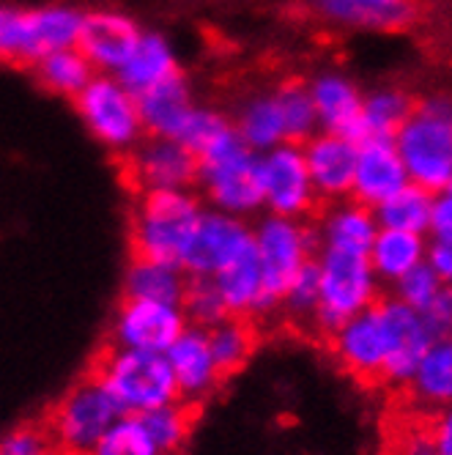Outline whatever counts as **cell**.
<instances>
[{"mask_svg":"<svg viewBox=\"0 0 452 455\" xmlns=\"http://www.w3.org/2000/svg\"><path fill=\"white\" fill-rule=\"evenodd\" d=\"M72 455H91V452H72Z\"/></svg>","mask_w":452,"mask_h":455,"instance_id":"cell-48","label":"cell"},{"mask_svg":"<svg viewBox=\"0 0 452 455\" xmlns=\"http://www.w3.org/2000/svg\"><path fill=\"white\" fill-rule=\"evenodd\" d=\"M255 250L261 258L264 277H266V294L277 310H282V294L321 250L318 231L294 217H277L266 214L252 225Z\"/></svg>","mask_w":452,"mask_h":455,"instance_id":"cell-8","label":"cell"},{"mask_svg":"<svg viewBox=\"0 0 452 455\" xmlns=\"http://www.w3.org/2000/svg\"><path fill=\"white\" fill-rule=\"evenodd\" d=\"M138 102H140L146 135L151 138H176L189 113L198 105L192 100V88L184 80V75H176L168 83L140 93Z\"/></svg>","mask_w":452,"mask_h":455,"instance_id":"cell-24","label":"cell"},{"mask_svg":"<svg viewBox=\"0 0 452 455\" xmlns=\"http://www.w3.org/2000/svg\"><path fill=\"white\" fill-rule=\"evenodd\" d=\"M378 315L386 335V368L381 384L408 387L419 363L425 360L431 346L439 340L425 315L400 302L398 297L381 299Z\"/></svg>","mask_w":452,"mask_h":455,"instance_id":"cell-11","label":"cell"},{"mask_svg":"<svg viewBox=\"0 0 452 455\" xmlns=\"http://www.w3.org/2000/svg\"><path fill=\"white\" fill-rule=\"evenodd\" d=\"M310 9L337 28L398 34L416 20L414 0H310Z\"/></svg>","mask_w":452,"mask_h":455,"instance_id":"cell-19","label":"cell"},{"mask_svg":"<svg viewBox=\"0 0 452 455\" xmlns=\"http://www.w3.org/2000/svg\"><path fill=\"white\" fill-rule=\"evenodd\" d=\"M85 12L72 4H47L36 9L4 6L0 12V55L20 67L36 63L58 50L80 47Z\"/></svg>","mask_w":452,"mask_h":455,"instance_id":"cell-3","label":"cell"},{"mask_svg":"<svg viewBox=\"0 0 452 455\" xmlns=\"http://www.w3.org/2000/svg\"><path fill=\"white\" fill-rule=\"evenodd\" d=\"M315 267L321 277V305L313 327L321 335L329 338L345 321L378 305L381 280L370 264V255L321 247Z\"/></svg>","mask_w":452,"mask_h":455,"instance_id":"cell-5","label":"cell"},{"mask_svg":"<svg viewBox=\"0 0 452 455\" xmlns=\"http://www.w3.org/2000/svg\"><path fill=\"white\" fill-rule=\"evenodd\" d=\"M425 321L431 323V330L436 332V338H447L452 330V285H444L439 291V297L423 310Z\"/></svg>","mask_w":452,"mask_h":455,"instance_id":"cell-42","label":"cell"},{"mask_svg":"<svg viewBox=\"0 0 452 455\" xmlns=\"http://www.w3.org/2000/svg\"><path fill=\"white\" fill-rule=\"evenodd\" d=\"M403 455H444V452H439V450L431 444V439H428V428H423L419 434L406 436Z\"/></svg>","mask_w":452,"mask_h":455,"instance_id":"cell-46","label":"cell"},{"mask_svg":"<svg viewBox=\"0 0 452 455\" xmlns=\"http://www.w3.org/2000/svg\"><path fill=\"white\" fill-rule=\"evenodd\" d=\"M408 395L416 406L439 411L452 403V338H439L419 363Z\"/></svg>","mask_w":452,"mask_h":455,"instance_id":"cell-29","label":"cell"},{"mask_svg":"<svg viewBox=\"0 0 452 455\" xmlns=\"http://www.w3.org/2000/svg\"><path fill=\"white\" fill-rule=\"evenodd\" d=\"M381 231V222L376 209L345 198L337 204H329L318 222V242L321 247L332 250H348V252H370L376 236Z\"/></svg>","mask_w":452,"mask_h":455,"instance_id":"cell-23","label":"cell"},{"mask_svg":"<svg viewBox=\"0 0 452 455\" xmlns=\"http://www.w3.org/2000/svg\"><path fill=\"white\" fill-rule=\"evenodd\" d=\"M75 110L91 138L115 154H132L146 138L138 93L115 75H96L75 100Z\"/></svg>","mask_w":452,"mask_h":455,"instance_id":"cell-7","label":"cell"},{"mask_svg":"<svg viewBox=\"0 0 452 455\" xmlns=\"http://www.w3.org/2000/svg\"><path fill=\"white\" fill-rule=\"evenodd\" d=\"M414 113L411 96L403 88L386 85L365 93V110H362V140L365 138H386L395 140L403 129L408 116Z\"/></svg>","mask_w":452,"mask_h":455,"instance_id":"cell-31","label":"cell"},{"mask_svg":"<svg viewBox=\"0 0 452 455\" xmlns=\"http://www.w3.org/2000/svg\"><path fill=\"white\" fill-rule=\"evenodd\" d=\"M214 283L219 288L225 305H228L231 315L264 318L277 310L266 294V277H264V267H261V258H258L255 242L242 255H236L222 272H217Z\"/></svg>","mask_w":452,"mask_h":455,"instance_id":"cell-22","label":"cell"},{"mask_svg":"<svg viewBox=\"0 0 452 455\" xmlns=\"http://www.w3.org/2000/svg\"><path fill=\"white\" fill-rule=\"evenodd\" d=\"M411 184L444 192L452 184V96L436 93L416 102L395 135Z\"/></svg>","mask_w":452,"mask_h":455,"instance_id":"cell-2","label":"cell"},{"mask_svg":"<svg viewBox=\"0 0 452 455\" xmlns=\"http://www.w3.org/2000/svg\"><path fill=\"white\" fill-rule=\"evenodd\" d=\"M428 250H431V242L425 239V234L381 228L368 255L381 285H395L416 267L428 264Z\"/></svg>","mask_w":452,"mask_h":455,"instance_id":"cell-26","label":"cell"},{"mask_svg":"<svg viewBox=\"0 0 452 455\" xmlns=\"http://www.w3.org/2000/svg\"><path fill=\"white\" fill-rule=\"evenodd\" d=\"M261 181L266 214L305 220L321 201L299 143H282L261 154Z\"/></svg>","mask_w":452,"mask_h":455,"instance_id":"cell-10","label":"cell"},{"mask_svg":"<svg viewBox=\"0 0 452 455\" xmlns=\"http://www.w3.org/2000/svg\"><path fill=\"white\" fill-rule=\"evenodd\" d=\"M52 434L50 428H39V426H20L14 431L6 434L4 439V455H44L50 452Z\"/></svg>","mask_w":452,"mask_h":455,"instance_id":"cell-41","label":"cell"},{"mask_svg":"<svg viewBox=\"0 0 452 455\" xmlns=\"http://www.w3.org/2000/svg\"><path fill=\"white\" fill-rule=\"evenodd\" d=\"M274 96H277L280 110H282L288 143L305 146L310 138H315L321 132V121H318V110H315L310 83H299V80L282 83L274 91Z\"/></svg>","mask_w":452,"mask_h":455,"instance_id":"cell-34","label":"cell"},{"mask_svg":"<svg viewBox=\"0 0 452 455\" xmlns=\"http://www.w3.org/2000/svg\"><path fill=\"white\" fill-rule=\"evenodd\" d=\"M449 189H452V184H449Z\"/></svg>","mask_w":452,"mask_h":455,"instance_id":"cell-50","label":"cell"},{"mask_svg":"<svg viewBox=\"0 0 452 455\" xmlns=\"http://www.w3.org/2000/svg\"><path fill=\"white\" fill-rule=\"evenodd\" d=\"M428 267L439 275L444 285H452V244L431 242L428 250Z\"/></svg>","mask_w":452,"mask_h":455,"instance_id":"cell-45","label":"cell"},{"mask_svg":"<svg viewBox=\"0 0 452 455\" xmlns=\"http://www.w3.org/2000/svg\"><path fill=\"white\" fill-rule=\"evenodd\" d=\"M447 338H452V330H449V335H447Z\"/></svg>","mask_w":452,"mask_h":455,"instance_id":"cell-49","label":"cell"},{"mask_svg":"<svg viewBox=\"0 0 452 455\" xmlns=\"http://www.w3.org/2000/svg\"><path fill=\"white\" fill-rule=\"evenodd\" d=\"M121 414L123 411L110 395V389L96 376H88L80 384H75L52 409L50 414L52 442L67 455L91 452Z\"/></svg>","mask_w":452,"mask_h":455,"instance_id":"cell-9","label":"cell"},{"mask_svg":"<svg viewBox=\"0 0 452 455\" xmlns=\"http://www.w3.org/2000/svg\"><path fill=\"white\" fill-rule=\"evenodd\" d=\"M305 156L321 201L337 204L351 198L353 179H357L360 140L332 132H318L305 143Z\"/></svg>","mask_w":452,"mask_h":455,"instance_id":"cell-16","label":"cell"},{"mask_svg":"<svg viewBox=\"0 0 452 455\" xmlns=\"http://www.w3.org/2000/svg\"><path fill=\"white\" fill-rule=\"evenodd\" d=\"M431 242L452 244V189H444L436 195V206L431 217Z\"/></svg>","mask_w":452,"mask_h":455,"instance_id":"cell-43","label":"cell"},{"mask_svg":"<svg viewBox=\"0 0 452 455\" xmlns=\"http://www.w3.org/2000/svg\"><path fill=\"white\" fill-rule=\"evenodd\" d=\"M91 455H163L156 450L140 414H121Z\"/></svg>","mask_w":452,"mask_h":455,"instance_id":"cell-36","label":"cell"},{"mask_svg":"<svg viewBox=\"0 0 452 455\" xmlns=\"http://www.w3.org/2000/svg\"><path fill=\"white\" fill-rule=\"evenodd\" d=\"M441 288H444V283L439 280V275L428 264H423V267H416L414 272H408L403 280H398L393 285V297H398L408 307L423 313L439 297Z\"/></svg>","mask_w":452,"mask_h":455,"instance_id":"cell-40","label":"cell"},{"mask_svg":"<svg viewBox=\"0 0 452 455\" xmlns=\"http://www.w3.org/2000/svg\"><path fill=\"white\" fill-rule=\"evenodd\" d=\"M234 126H236V132L242 135V140L255 154H266V151L288 143L282 110H280L274 91L250 96V100L239 108Z\"/></svg>","mask_w":452,"mask_h":455,"instance_id":"cell-28","label":"cell"},{"mask_svg":"<svg viewBox=\"0 0 452 455\" xmlns=\"http://www.w3.org/2000/svg\"><path fill=\"white\" fill-rule=\"evenodd\" d=\"M146 428L156 444V450L163 455H178L189 439V431H192V414H189V406L184 403H168V406H159L154 411H146L140 414Z\"/></svg>","mask_w":452,"mask_h":455,"instance_id":"cell-35","label":"cell"},{"mask_svg":"<svg viewBox=\"0 0 452 455\" xmlns=\"http://www.w3.org/2000/svg\"><path fill=\"white\" fill-rule=\"evenodd\" d=\"M181 307H184L192 327H203V330L214 327V323L231 315L214 277H189Z\"/></svg>","mask_w":452,"mask_h":455,"instance_id":"cell-38","label":"cell"},{"mask_svg":"<svg viewBox=\"0 0 452 455\" xmlns=\"http://www.w3.org/2000/svg\"><path fill=\"white\" fill-rule=\"evenodd\" d=\"M189 285V275L178 264L154 261V258H132L123 275L126 299H154L181 305Z\"/></svg>","mask_w":452,"mask_h":455,"instance_id":"cell-27","label":"cell"},{"mask_svg":"<svg viewBox=\"0 0 452 455\" xmlns=\"http://www.w3.org/2000/svg\"><path fill=\"white\" fill-rule=\"evenodd\" d=\"M408 184L411 179L395 140L386 138L360 140L357 179H353V195H351L353 201L378 209Z\"/></svg>","mask_w":452,"mask_h":455,"instance_id":"cell-18","label":"cell"},{"mask_svg":"<svg viewBox=\"0 0 452 455\" xmlns=\"http://www.w3.org/2000/svg\"><path fill=\"white\" fill-rule=\"evenodd\" d=\"M206 332L222 376H231L247 365V360L255 351V330L247 318L228 315L219 323H214V327H209Z\"/></svg>","mask_w":452,"mask_h":455,"instance_id":"cell-33","label":"cell"},{"mask_svg":"<svg viewBox=\"0 0 452 455\" xmlns=\"http://www.w3.org/2000/svg\"><path fill=\"white\" fill-rule=\"evenodd\" d=\"M34 72H36V80L42 83V88H47L55 96H67L72 102L91 85V80L99 75L80 47L44 55L34 67Z\"/></svg>","mask_w":452,"mask_h":455,"instance_id":"cell-30","label":"cell"},{"mask_svg":"<svg viewBox=\"0 0 452 455\" xmlns=\"http://www.w3.org/2000/svg\"><path fill=\"white\" fill-rule=\"evenodd\" d=\"M181 75L178 72V58L168 36L156 34V30H143V36L135 47V52L129 55L123 63V69L115 75L129 91H135L138 96L168 83L170 77Z\"/></svg>","mask_w":452,"mask_h":455,"instance_id":"cell-25","label":"cell"},{"mask_svg":"<svg viewBox=\"0 0 452 455\" xmlns=\"http://www.w3.org/2000/svg\"><path fill=\"white\" fill-rule=\"evenodd\" d=\"M436 206V192L408 184L390 201L376 209L381 228H393V231H408V234H425L431 231V217Z\"/></svg>","mask_w":452,"mask_h":455,"instance_id":"cell-32","label":"cell"},{"mask_svg":"<svg viewBox=\"0 0 452 455\" xmlns=\"http://www.w3.org/2000/svg\"><path fill=\"white\" fill-rule=\"evenodd\" d=\"M203 212V204L192 189L143 192L129 225L135 255L181 267L186 244Z\"/></svg>","mask_w":452,"mask_h":455,"instance_id":"cell-1","label":"cell"},{"mask_svg":"<svg viewBox=\"0 0 452 455\" xmlns=\"http://www.w3.org/2000/svg\"><path fill=\"white\" fill-rule=\"evenodd\" d=\"M168 363L173 368L178 395L184 401H203L209 398L219 381L225 379L214 351L209 343V332L203 327H189L181 332V338L168 348Z\"/></svg>","mask_w":452,"mask_h":455,"instance_id":"cell-20","label":"cell"},{"mask_svg":"<svg viewBox=\"0 0 452 455\" xmlns=\"http://www.w3.org/2000/svg\"><path fill=\"white\" fill-rule=\"evenodd\" d=\"M44 455H60L58 450H50V452H44Z\"/></svg>","mask_w":452,"mask_h":455,"instance_id":"cell-47","label":"cell"},{"mask_svg":"<svg viewBox=\"0 0 452 455\" xmlns=\"http://www.w3.org/2000/svg\"><path fill=\"white\" fill-rule=\"evenodd\" d=\"M189 327L181 305L154 299H123L113 321V346L168 354Z\"/></svg>","mask_w":452,"mask_h":455,"instance_id":"cell-13","label":"cell"},{"mask_svg":"<svg viewBox=\"0 0 452 455\" xmlns=\"http://www.w3.org/2000/svg\"><path fill=\"white\" fill-rule=\"evenodd\" d=\"M93 376L110 389L123 414H146L181 398L168 354L113 346L99 356Z\"/></svg>","mask_w":452,"mask_h":455,"instance_id":"cell-4","label":"cell"},{"mask_svg":"<svg viewBox=\"0 0 452 455\" xmlns=\"http://www.w3.org/2000/svg\"><path fill=\"white\" fill-rule=\"evenodd\" d=\"M231 132H234V124L219 110L206 108V105H195V110H192L189 118L184 121L176 140H181L192 154H198V159H201L206 151H211L225 135H231Z\"/></svg>","mask_w":452,"mask_h":455,"instance_id":"cell-37","label":"cell"},{"mask_svg":"<svg viewBox=\"0 0 452 455\" xmlns=\"http://www.w3.org/2000/svg\"><path fill=\"white\" fill-rule=\"evenodd\" d=\"M310 91L315 100L321 132L362 140L365 96L357 83L343 72H321L310 80Z\"/></svg>","mask_w":452,"mask_h":455,"instance_id":"cell-21","label":"cell"},{"mask_svg":"<svg viewBox=\"0 0 452 455\" xmlns=\"http://www.w3.org/2000/svg\"><path fill=\"white\" fill-rule=\"evenodd\" d=\"M329 348L337 365L362 384L384 379L386 368V335L378 315V305L353 315L329 335Z\"/></svg>","mask_w":452,"mask_h":455,"instance_id":"cell-15","label":"cell"},{"mask_svg":"<svg viewBox=\"0 0 452 455\" xmlns=\"http://www.w3.org/2000/svg\"><path fill=\"white\" fill-rule=\"evenodd\" d=\"M198 184L211 209L236 214L242 220L264 209L261 154H255L242 135H225L211 151L201 156Z\"/></svg>","mask_w":452,"mask_h":455,"instance_id":"cell-6","label":"cell"},{"mask_svg":"<svg viewBox=\"0 0 452 455\" xmlns=\"http://www.w3.org/2000/svg\"><path fill=\"white\" fill-rule=\"evenodd\" d=\"M252 242L255 236L247 220L209 206L203 217L198 220L195 234H192L186 244L181 269L189 277H214L217 272L228 267L236 255H242Z\"/></svg>","mask_w":452,"mask_h":455,"instance_id":"cell-12","label":"cell"},{"mask_svg":"<svg viewBox=\"0 0 452 455\" xmlns=\"http://www.w3.org/2000/svg\"><path fill=\"white\" fill-rule=\"evenodd\" d=\"M126 176L140 189V195L165 192V189H189L192 184H198L201 159L176 138L146 135L143 143L129 154Z\"/></svg>","mask_w":452,"mask_h":455,"instance_id":"cell-14","label":"cell"},{"mask_svg":"<svg viewBox=\"0 0 452 455\" xmlns=\"http://www.w3.org/2000/svg\"><path fill=\"white\" fill-rule=\"evenodd\" d=\"M143 30L118 9H96L85 14L80 50L99 75H118L129 55L135 52Z\"/></svg>","mask_w":452,"mask_h":455,"instance_id":"cell-17","label":"cell"},{"mask_svg":"<svg viewBox=\"0 0 452 455\" xmlns=\"http://www.w3.org/2000/svg\"><path fill=\"white\" fill-rule=\"evenodd\" d=\"M321 305V277L315 261H310L282 294V313L294 323H313Z\"/></svg>","mask_w":452,"mask_h":455,"instance_id":"cell-39","label":"cell"},{"mask_svg":"<svg viewBox=\"0 0 452 455\" xmlns=\"http://www.w3.org/2000/svg\"><path fill=\"white\" fill-rule=\"evenodd\" d=\"M428 439L439 452L452 455V403L433 414V419L428 422Z\"/></svg>","mask_w":452,"mask_h":455,"instance_id":"cell-44","label":"cell"}]
</instances>
